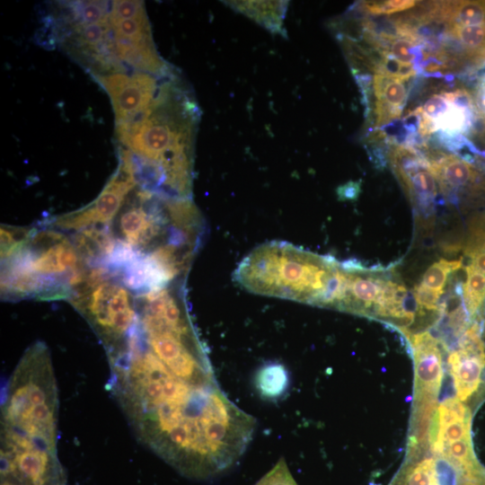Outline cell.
Listing matches in <instances>:
<instances>
[{"instance_id": "1", "label": "cell", "mask_w": 485, "mask_h": 485, "mask_svg": "<svg viewBox=\"0 0 485 485\" xmlns=\"http://www.w3.org/2000/svg\"><path fill=\"white\" fill-rule=\"evenodd\" d=\"M197 121L196 103L172 83H165L147 110L117 125L119 142L149 169L153 191L190 198Z\"/></svg>"}, {"instance_id": "2", "label": "cell", "mask_w": 485, "mask_h": 485, "mask_svg": "<svg viewBox=\"0 0 485 485\" xmlns=\"http://www.w3.org/2000/svg\"><path fill=\"white\" fill-rule=\"evenodd\" d=\"M234 278L255 294L332 308L343 272L332 257L286 242H270L251 251L236 268Z\"/></svg>"}, {"instance_id": "3", "label": "cell", "mask_w": 485, "mask_h": 485, "mask_svg": "<svg viewBox=\"0 0 485 485\" xmlns=\"http://www.w3.org/2000/svg\"><path fill=\"white\" fill-rule=\"evenodd\" d=\"M58 392L51 355L42 341L23 353L4 388L1 431L57 443Z\"/></svg>"}, {"instance_id": "4", "label": "cell", "mask_w": 485, "mask_h": 485, "mask_svg": "<svg viewBox=\"0 0 485 485\" xmlns=\"http://www.w3.org/2000/svg\"><path fill=\"white\" fill-rule=\"evenodd\" d=\"M84 263L74 242L62 233L34 232L19 252L2 261V297L69 299Z\"/></svg>"}, {"instance_id": "5", "label": "cell", "mask_w": 485, "mask_h": 485, "mask_svg": "<svg viewBox=\"0 0 485 485\" xmlns=\"http://www.w3.org/2000/svg\"><path fill=\"white\" fill-rule=\"evenodd\" d=\"M120 163L102 191L89 205L57 216L52 225L63 230L81 231L110 224L125 203L127 195L137 184L136 172L128 151L120 155Z\"/></svg>"}, {"instance_id": "6", "label": "cell", "mask_w": 485, "mask_h": 485, "mask_svg": "<svg viewBox=\"0 0 485 485\" xmlns=\"http://www.w3.org/2000/svg\"><path fill=\"white\" fill-rule=\"evenodd\" d=\"M93 75L110 98L117 125L147 110L159 90L156 79L144 72Z\"/></svg>"}, {"instance_id": "7", "label": "cell", "mask_w": 485, "mask_h": 485, "mask_svg": "<svg viewBox=\"0 0 485 485\" xmlns=\"http://www.w3.org/2000/svg\"><path fill=\"white\" fill-rule=\"evenodd\" d=\"M409 339L414 358L415 384L412 407L437 404L445 366L441 348L445 345L430 331L410 333Z\"/></svg>"}, {"instance_id": "8", "label": "cell", "mask_w": 485, "mask_h": 485, "mask_svg": "<svg viewBox=\"0 0 485 485\" xmlns=\"http://www.w3.org/2000/svg\"><path fill=\"white\" fill-rule=\"evenodd\" d=\"M428 161L440 190L448 198H457L460 192L472 197L485 193V176L471 163L445 154Z\"/></svg>"}, {"instance_id": "9", "label": "cell", "mask_w": 485, "mask_h": 485, "mask_svg": "<svg viewBox=\"0 0 485 485\" xmlns=\"http://www.w3.org/2000/svg\"><path fill=\"white\" fill-rule=\"evenodd\" d=\"M405 81L394 76L375 73L373 90L375 96V127L381 128L401 117L407 101Z\"/></svg>"}, {"instance_id": "10", "label": "cell", "mask_w": 485, "mask_h": 485, "mask_svg": "<svg viewBox=\"0 0 485 485\" xmlns=\"http://www.w3.org/2000/svg\"><path fill=\"white\" fill-rule=\"evenodd\" d=\"M114 46L119 59L144 73L162 74L167 70L155 49L153 38L140 40L114 38Z\"/></svg>"}, {"instance_id": "11", "label": "cell", "mask_w": 485, "mask_h": 485, "mask_svg": "<svg viewBox=\"0 0 485 485\" xmlns=\"http://www.w3.org/2000/svg\"><path fill=\"white\" fill-rule=\"evenodd\" d=\"M234 7L255 19L272 31H283V18L286 3L265 1L233 2Z\"/></svg>"}, {"instance_id": "12", "label": "cell", "mask_w": 485, "mask_h": 485, "mask_svg": "<svg viewBox=\"0 0 485 485\" xmlns=\"http://www.w3.org/2000/svg\"><path fill=\"white\" fill-rule=\"evenodd\" d=\"M466 280L462 287L464 306L472 320L485 315V275L471 266L464 267Z\"/></svg>"}, {"instance_id": "13", "label": "cell", "mask_w": 485, "mask_h": 485, "mask_svg": "<svg viewBox=\"0 0 485 485\" xmlns=\"http://www.w3.org/2000/svg\"><path fill=\"white\" fill-rule=\"evenodd\" d=\"M288 374L283 365L271 363L260 368L256 375V387L263 397L277 399L286 392Z\"/></svg>"}, {"instance_id": "14", "label": "cell", "mask_w": 485, "mask_h": 485, "mask_svg": "<svg viewBox=\"0 0 485 485\" xmlns=\"http://www.w3.org/2000/svg\"><path fill=\"white\" fill-rule=\"evenodd\" d=\"M113 37L128 40H140L152 38L147 14L126 19L110 24Z\"/></svg>"}, {"instance_id": "15", "label": "cell", "mask_w": 485, "mask_h": 485, "mask_svg": "<svg viewBox=\"0 0 485 485\" xmlns=\"http://www.w3.org/2000/svg\"><path fill=\"white\" fill-rule=\"evenodd\" d=\"M33 229L1 226V260L4 261L19 252L30 241Z\"/></svg>"}, {"instance_id": "16", "label": "cell", "mask_w": 485, "mask_h": 485, "mask_svg": "<svg viewBox=\"0 0 485 485\" xmlns=\"http://www.w3.org/2000/svg\"><path fill=\"white\" fill-rule=\"evenodd\" d=\"M463 267L462 260H447L440 259L430 265L425 271L421 285L424 287L444 293V287L449 275Z\"/></svg>"}, {"instance_id": "17", "label": "cell", "mask_w": 485, "mask_h": 485, "mask_svg": "<svg viewBox=\"0 0 485 485\" xmlns=\"http://www.w3.org/2000/svg\"><path fill=\"white\" fill-rule=\"evenodd\" d=\"M75 33L78 42L89 49H97L107 40L111 30L110 22L107 23H84L75 24Z\"/></svg>"}, {"instance_id": "18", "label": "cell", "mask_w": 485, "mask_h": 485, "mask_svg": "<svg viewBox=\"0 0 485 485\" xmlns=\"http://www.w3.org/2000/svg\"><path fill=\"white\" fill-rule=\"evenodd\" d=\"M146 13L143 1L124 0L112 1L109 13L110 24L135 18Z\"/></svg>"}, {"instance_id": "19", "label": "cell", "mask_w": 485, "mask_h": 485, "mask_svg": "<svg viewBox=\"0 0 485 485\" xmlns=\"http://www.w3.org/2000/svg\"><path fill=\"white\" fill-rule=\"evenodd\" d=\"M442 292H438L424 287L423 285H416L413 289V297L417 304L418 313L423 315L426 311L438 313L440 310V296Z\"/></svg>"}, {"instance_id": "20", "label": "cell", "mask_w": 485, "mask_h": 485, "mask_svg": "<svg viewBox=\"0 0 485 485\" xmlns=\"http://www.w3.org/2000/svg\"><path fill=\"white\" fill-rule=\"evenodd\" d=\"M413 0L366 1L360 4L361 10L370 14H390L408 10L416 5Z\"/></svg>"}, {"instance_id": "21", "label": "cell", "mask_w": 485, "mask_h": 485, "mask_svg": "<svg viewBox=\"0 0 485 485\" xmlns=\"http://www.w3.org/2000/svg\"><path fill=\"white\" fill-rule=\"evenodd\" d=\"M253 485H298L294 479L287 462L280 458L264 476Z\"/></svg>"}, {"instance_id": "22", "label": "cell", "mask_w": 485, "mask_h": 485, "mask_svg": "<svg viewBox=\"0 0 485 485\" xmlns=\"http://www.w3.org/2000/svg\"><path fill=\"white\" fill-rule=\"evenodd\" d=\"M79 16L84 23H107L109 13L106 10V3L100 1L81 2Z\"/></svg>"}, {"instance_id": "23", "label": "cell", "mask_w": 485, "mask_h": 485, "mask_svg": "<svg viewBox=\"0 0 485 485\" xmlns=\"http://www.w3.org/2000/svg\"><path fill=\"white\" fill-rule=\"evenodd\" d=\"M473 97V96H472ZM477 116L480 117L485 124V73L480 77L473 97Z\"/></svg>"}, {"instance_id": "24", "label": "cell", "mask_w": 485, "mask_h": 485, "mask_svg": "<svg viewBox=\"0 0 485 485\" xmlns=\"http://www.w3.org/2000/svg\"><path fill=\"white\" fill-rule=\"evenodd\" d=\"M342 197L351 198H356L358 195L359 184L357 182H350L349 184L342 187Z\"/></svg>"}, {"instance_id": "25", "label": "cell", "mask_w": 485, "mask_h": 485, "mask_svg": "<svg viewBox=\"0 0 485 485\" xmlns=\"http://www.w3.org/2000/svg\"><path fill=\"white\" fill-rule=\"evenodd\" d=\"M1 485H18V484H16L15 482L10 480L1 478Z\"/></svg>"}]
</instances>
